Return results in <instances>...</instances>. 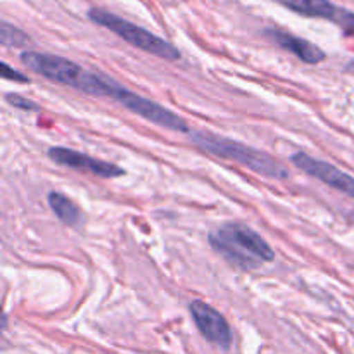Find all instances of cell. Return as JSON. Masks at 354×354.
Returning <instances> with one entry per match:
<instances>
[{"instance_id":"cell-1","label":"cell","mask_w":354,"mask_h":354,"mask_svg":"<svg viewBox=\"0 0 354 354\" xmlns=\"http://www.w3.org/2000/svg\"><path fill=\"white\" fill-rule=\"evenodd\" d=\"M21 62L37 75L52 80L61 85L85 92L95 97H113L118 82L102 75V73L88 71L69 59L59 57L54 54H41V52H23Z\"/></svg>"},{"instance_id":"cell-2","label":"cell","mask_w":354,"mask_h":354,"mask_svg":"<svg viewBox=\"0 0 354 354\" xmlns=\"http://www.w3.org/2000/svg\"><path fill=\"white\" fill-rule=\"evenodd\" d=\"M214 251L241 270H254L275 259L268 242L242 223H227L209 237Z\"/></svg>"},{"instance_id":"cell-3","label":"cell","mask_w":354,"mask_h":354,"mask_svg":"<svg viewBox=\"0 0 354 354\" xmlns=\"http://www.w3.org/2000/svg\"><path fill=\"white\" fill-rule=\"evenodd\" d=\"M189 135L192 144L197 145L201 151L209 152V154L218 156L221 159L239 162V165L245 166L251 171L266 176V178L283 180L289 176V169L286 166H282L277 159L258 151V149L249 147V145L241 144V142L230 140V138L220 137V135H214L211 131L190 130Z\"/></svg>"},{"instance_id":"cell-4","label":"cell","mask_w":354,"mask_h":354,"mask_svg":"<svg viewBox=\"0 0 354 354\" xmlns=\"http://www.w3.org/2000/svg\"><path fill=\"white\" fill-rule=\"evenodd\" d=\"M88 17L95 24L107 28L113 33H116L118 37L123 38L127 44L133 45V47L140 48L147 54L158 55V57L166 59V61H178L180 59V52L175 45L162 40L161 37L144 30V28L137 26V24L130 23V21L123 19V17L116 16V14L109 12V10L93 7V9L88 10Z\"/></svg>"},{"instance_id":"cell-5","label":"cell","mask_w":354,"mask_h":354,"mask_svg":"<svg viewBox=\"0 0 354 354\" xmlns=\"http://www.w3.org/2000/svg\"><path fill=\"white\" fill-rule=\"evenodd\" d=\"M113 100L120 102L121 106L127 107L131 113L138 114L144 120L151 121V123L158 124V127L166 128V130L173 131H182V133H189L190 128L185 123V120L175 114L173 111H169L168 107L161 106V104L154 102L151 99H145V97L138 95V93L131 92L127 86L118 85L116 92H114Z\"/></svg>"},{"instance_id":"cell-6","label":"cell","mask_w":354,"mask_h":354,"mask_svg":"<svg viewBox=\"0 0 354 354\" xmlns=\"http://www.w3.org/2000/svg\"><path fill=\"white\" fill-rule=\"evenodd\" d=\"M290 161H292V165L296 166V168H299L301 171L308 173V175L313 176V178L327 183L332 189L339 190V192L346 194V196L353 197L354 199V176L348 175V173L335 168V166L328 165V162L313 158V156L304 154V152H296V154L290 158Z\"/></svg>"},{"instance_id":"cell-7","label":"cell","mask_w":354,"mask_h":354,"mask_svg":"<svg viewBox=\"0 0 354 354\" xmlns=\"http://www.w3.org/2000/svg\"><path fill=\"white\" fill-rule=\"evenodd\" d=\"M189 310L194 318V324L197 325V328H199V332L207 342L223 349L230 348V325H228V322L225 320V317L220 311H216L213 306L203 303V301H194V303H190Z\"/></svg>"},{"instance_id":"cell-8","label":"cell","mask_w":354,"mask_h":354,"mask_svg":"<svg viewBox=\"0 0 354 354\" xmlns=\"http://www.w3.org/2000/svg\"><path fill=\"white\" fill-rule=\"evenodd\" d=\"M47 156L55 165L80 169V171L85 173H92V175L102 176V178H116V176L124 175V169L120 168L118 165L102 161V159H95L92 156L82 154V152L73 151V149L68 147H50Z\"/></svg>"},{"instance_id":"cell-9","label":"cell","mask_w":354,"mask_h":354,"mask_svg":"<svg viewBox=\"0 0 354 354\" xmlns=\"http://www.w3.org/2000/svg\"><path fill=\"white\" fill-rule=\"evenodd\" d=\"M266 35L275 41L277 45H280L286 50L292 52L294 55L301 59L306 64H318V62L325 61V52L322 50L318 45L311 44V41L304 40V38L296 37L292 33H287L282 30H266Z\"/></svg>"},{"instance_id":"cell-10","label":"cell","mask_w":354,"mask_h":354,"mask_svg":"<svg viewBox=\"0 0 354 354\" xmlns=\"http://www.w3.org/2000/svg\"><path fill=\"white\" fill-rule=\"evenodd\" d=\"M280 2L301 16L322 17L328 21H335L341 10V7L332 3L330 0H280Z\"/></svg>"},{"instance_id":"cell-11","label":"cell","mask_w":354,"mask_h":354,"mask_svg":"<svg viewBox=\"0 0 354 354\" xmlns=\"http://www.w3.org/2000/svg\"><path fill=\"white\" fill-rule=\"evenodd\" d=\"M47 201L52 213H54L64 225L76 227V225L82 223V211H80L78 206H76L69 197H66L64 194L50 192Z\"/></svg>"},{"instance_id":"cell-12","label":"cell","mask_w":354,"mask_h":354,"mask_svg":"<svg viewBox=\"0 0 354 354\" xmlns=\"http://www.w3.org/2000/svg\"><path fill=\"white\" fill-rule=\"evenodd\" d=\"M0 41L6 47H24L30 44V37L19 30V28L12 26L7 21H3L0 26Z\"/></svg>"},{"instance_id":"cell-13","label":"cell","mask_w":354,"mask_h":354,"mask_svg":"<svg viewBox=\"0 0 354 354\" xmlns=\"http://www.w3.org/2000/svg\"><path fill=\"white\" fill-rule=\"evenodd\" d=\"M334 23L337 24V26H341L346 35H354V12H351V10L342 9L341 7Z\"/></svg>"},{"instance_id":"cell-14","label":"cell","mask_w":354,"mask_h":354,"mask_svg":"<svg viewBox=\"0 0 354 354\" xmlns=\"http://www.w3.org/2000/svg\"><path fill=\"white\" fill-rule=\"evenodd\" d=\"M6 100L10 104V106L16 107V109L35 111V113L40 109V107H38L35 102H31L30 99H26V97H23V95H17V93H7Z\"/></svg>"},{"instance_id":"cell-15","label":"cell","mask_w":354,"mask_h":354,"mask_svg":"<svg viewBox=\"0 0 354 354\" xmlns=\"http://www.w3.org/2000/svg\"><path fill=\"white\" fill-rule=\"evenodd\" d=\"M2 78L3 80H10V82H17V83H30V78L24 76L23 73L16 71L14 68H10L9 64L2 62Z\"/></svg>"}]
</instances>
